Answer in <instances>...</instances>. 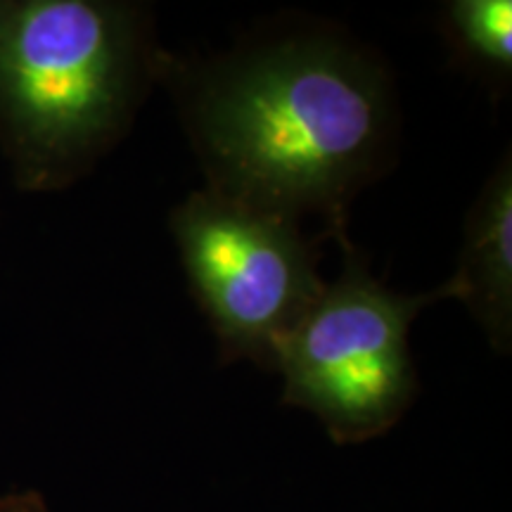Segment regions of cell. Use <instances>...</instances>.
<instances>
[{"instance_id": "cell-1", "label": "cell", "mask_w": 512, "mask_h": 512, "mask_svg": "<svg viewBox=\"0 0 512 512\" xmlns=\"http://www.w3.org/2000/svg\"><path fill=\"white\" fill-rule=\"evenodd\" d=\"M207 188L347 240L349 204L394 162V83L335 29H287L211 62L169 57Z\"/></svg>"}, {"instance_id": "cell-2", "label": "cell", "mask_w": 512, "mask_h": 512, "mask_svg": "<svg viewBox=\"0 0 512 512\" xmlns=\"http://www.w3.org/2000/svg\"><path fill=\"white\" fill-rule=\"evenodd\" d=\"M169 57L138 3L0 0V150L17 188L55 192L91 174Z\"/></svg>"}, {"instance_id": "cell-3", "label": "cell", "mask_w": 512, "mask_h": 512, "mask_svg": "<svg viewBox=\"0 0 512 512\" xmlns=\"http://www.w3.org/2000/svg\"><path fill=\"white\" fill-rule=\"evenodd\" d=\"M342 273L325 283L285 337L273 370L283 403L311 413L337 446H358L392 432L418 394L411 325L425 306L456 299L451 280L420 294H399L368 271L347 238Z\"/></svg>"}, {"instance_id": "cell-4", "label": "cell", "mask_w": 512, "mask_h": 512, "mask_svg": "<svg viewBox=\"0 0 512 512\" xmlns=\"http://www.w3.org/2000/svg\"><path fill=\"white\" fill-rule=\"evenodd\" d=\"M169 226L221 363L273 370L280 344L328 283L318 271L325 235L311 238L299 221L209 188L185 197Z\"/></svg>"}, {"instance_id": "cell-5", "label": "cell", "mask_w": 512, "mask_h": 512, "mask_svg": "<svg viewBox=\"0 0 512 512\" xmlns=\"http://www.w3.org/2000/svg\"><path fill=\"white\" fill-rule=\"evenodd\" d=\"M451 285L498 354L512 347V164L510 152L467 211L465 240Z\"/></svg>"}, {"instance_id": "cell-6", "label": "cell", "mask_w": 512, "mask_h": 512, "mask_svg": "<svg viewBox=\"0 0 512 512\" xmlns=\"http://www.w3.org/2000/svg\"><path fill=\"white\" fill-rule=\"evenodd\" d=\"M441 17V29L458 60L501 93L508 91L512 76L510 0H451Z\"/></svg>"}, {"instance_id": "cell-7", "label": "cell", "mask_w": 512, "mask_h": 512, "mask_svg": "<svg viewBox=\"0 0 512 512\" xmlns=\"http://www.w3.org/2000/svg\"><path fill=\"white\" fill-rule=\"evenodd\" d=\"M0 512H53L43 494L34 489L0 494Z\"/></svg>"}]
</instances>
